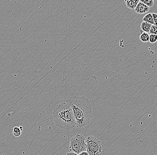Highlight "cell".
Returning <instances> with one entry per match:
<instances>
[{
  "instance_id": "obj_1",
  "label": "cell",
  "mask_w": 157,
  "mask_h": 155,
  "mask_svg": "<svg viewBox=\"0 0 157 155\" xmlns=\"http://www.w3.org/2000/svg\"><path fill=\"white\" fill-rule=\"evenodd\" d=\"M71 106L76 122V126L81 128L90 123L92 115L91 102L85 97H72L66 100Z\"/></svg>"
},
{
  "instance_id": "obj_2",
  "label": "cell",
  "mask_w": 157,
  "mask_h": 155,
  "mask_svg": "<svg viewBox=\"0 0 157 155\" xmlns=\"http://www.w3.org/2000/svg\"><path fill=\"white\" fill-rule=\"evenodd\" d=\"M55 123L62 129L69 130L76 126L73 112L67 103H63L57 106L53 112Z\"/></svg>"
},
{
  "instance_id": "obj_3",
  "label": "cell",
  "mask_w": 157,
  "mask_h": 155,
  "mask_svg": "<svg viewBox=\"0 0 157 155\" xmlns=\"http://www.w3.org/2000/svg\"><path fill=\"white\" fill-rule=\"evenodd\" d=\"M69 149L71 152L79 154L81 152L86 151L87 144L86 139L83 135L77 134L70 140Z\"/></svg>"
},
{
  "instance_id": "obj_4",
  "label": "cell",
  "mask_w": 157,
  "mask_h": 155,
  "mask_svg": "<svg viewBox=\"0 0 157 155\" xmlns=\"http://www.w3.org/2000/svg\"><path fill=\"white\" fill-rule=\"evenodd\" d=\"M87 151L89 155H101L102 151L101 142L97 137L88 136L86 140Z\"/></svg>"
},
{
  "instance_id": "obj_5",
  "label": "cell",
  "mask_w": 157,
  "mask_h": 155,
  "mask_svg": "<svg viewBox=\"0 0 157 155\" xmlns=\"http://www.w3.org/2000/svg\"><path fill=\"white\" fill-rule=\"evenodd\" d=\"M149 9L150 8L147 7V5H145L142 2L139 1L136 7L134 9V11L137 14H143L148 12Z\"/></svg>"
},
{
  "instance_id": "obj_6",
  "label": "cell",
  "mask_w": 157,
  "mask_h": 155,
  "mask_svg": "<svg viewBox=\"0 0 157 155\" xmlns=\"http://www.w3.org/2000/svg\"><path fill=\"white\" fill-rule=\"evenodd\" d=\"M139 1H140L139 0H126V1H125L127 7L132 10L135 9Z\"/></svg>"
},
{
  "instance_id": "obj_7",
  "label": "cell",
  "mask_w": 157,
  "mask_h": 155,
  "mask_svg": "<svg viewBox=\"0 0 157 155\" xmlns=\"http://www.w3.org/2000/svg\"><path fill=\"white\" fill-rule=\"evenodd\" d=\"M143 20L144 22L151 24L152 25H154V19L151 13H149L147 14L143 18Z\"/></svg>"
},
{
  "instance_id": "obj_8",
  "label": "cell",
  "mask_w": 157,
  "mask_h": 155,
  "mask_svg": "<svg viewBox=\"0 0 157 155\" xmlns=\"http://www.w3.org/2000/svg\"><path fill=\"white\" fill-rule=\"evenodd\" d=\"M152 25H151V24L143 22L141 25V29L144 32L148 33L150 32V29Z\"/></svg>"
},
{
  "instance_id": "obj_9",
  "label": "cell",
  "mask_w": 157,
  "mask_h": 155,
  "mask_svg": "<svg viewBox=\"0 0 157 155\" xmlns=\"http://www.w3.org/2000/svg\"><path fill=\"white\" fill-rule=\"evenodd\" d=\"M23 127L22 126L14 127L13 130V135L15 137H19L21 135Z\"/></svg>"
},
{
  "instance_id": "obj_10",
  "label": "cell",
  "mask_w": 157,
  "mask_h": 155,
  "mask_svg": "<svg viewBox=\"0 0 157 155\" xmlns=\"http://www.w3.org/2000/svg\"><path fill=\"white\" fill-rule=\"evenodd\" d=\"M149 35H150L147 33H142L140 36V39L143 43L149 42Z\"/></svg>"
},
{
  "instance_id": "obj_11",
  "label": "cell",
  "mask_w": 157,
  "mask_h": 155,
  "mask_svg": "<svg viewBox=\"0 0 157 155\" xmlns=\"http://www.w3.org/2000/svg\"><path fill=\"white\" fill-rule=\"evenodd\" d=\"M140 1L144 4L149 8L152 7L154 5V1L153 0H141Z\"/></svg>"
},
{
  "instance_id": "obj_12",
  "label": "cell",
  "mask_w": 157,
  "mask_h": 155,
  "mask_svg": "<svg viewBox=\"0 0 157 155\" xmlns=\"http://www.w3.org/2000/svg\"><path fill=\"white\" fill-rule=\"evenodd\" d=\"M157 41V35H149V42L151 43H154Z\"/></svg>"
},
{
  "instance_id": "obj_13",
  "label": "cell",
  "mask_w": 157,
  "mask_h": 155,
  "mask_svg": "<svg viewBox=\"0 0 157 155\" xmlns=\"http://www.w3.org/2000/svg\"><path fill=\"white\" fill-rule=\"evenodd\" d=\"M149 33L150 35H157V26L154 25H152Z\"/></svg>"
},
{
  "instance_id": "obj_14",
  "label": "cell",
  "mask_w": 157,
  "mask_h": 155,
  "mask_svg": "<svg viewBox=\"0 0 157 155\" xmlns=\"http://www.w3.org/2000/svg\"><path fill=\"white\" fill-rule=\"evenodd\" d=\"M152 14L154 19V25L157 26V14L153 13Z\"/></svg>"
},
{
  "instance_id": "obj_15",
  "label": "cell",
  "mask_w": 157,
  "mask_h": 155,
  "mask_svg": "<svg viewBox=\"0 0 157 155\" xmlns=\"http://www.w3.org/2000/svg\"><path fill=\"white\" fill-rule=\"evenodd\" d=\"M78 155H89V153L87 152V151H84V152H81Z\"/></svg>"
},
{
  "instance_id": "obj_16",
  "label": "cell",
  "mask_w": 157,
  "mask_h": 155,
  "mask_svg": "<svg viewBox=\"0 0 157 155\" xmlns=\"http://www.w3.org/2000/svg\"><path fill=\"white\" fill-rule=\"evenodd\" d=\"M66 155H78V154L77 153H74L73 152H69L66 154Z\"/></svg>"
}]
</instances>
